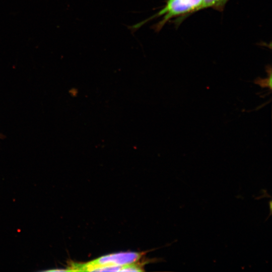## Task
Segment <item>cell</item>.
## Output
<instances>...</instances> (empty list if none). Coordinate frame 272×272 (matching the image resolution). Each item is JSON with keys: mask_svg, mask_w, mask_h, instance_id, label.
Here are the masks:
<instances>
[{"mask_svg": "<svg viewBox=\"0 0 272 272\" xmlns=\"http://www.w3.org/2000/svg\"><path fill=\"white\" fill-rule=\"evenodd\" d=\"M134 263L122 266L120 271H142L143 270L140 265Z\"/></svg>", "mask_w": 272, "mask_h": 272, "instance_id": "5", "label": "cell"}, {"mask_svg": "<svg viewBox=\"0 0 272 272\" xmlns=\"http://www.w3.org/2000/svg\"><path fill=\"white\" fill-rule=\"evenodd\" d=\"M255 83L258 84L262 87H269L270 89H271V69L269 71V76L266 79H257L255 81Z\"/></svg>", "mask_w": 272, "mask_h": 272, "instance_id": "4", "label": "cell"}, {"mask_svg": "<svg viewBox=\"0 0 272 272\" xmlns=\"http://www.w3.org/2000/svg\"><path fill=\"white\" fill-rule=\"evenodd\" d=\"M229 0H202L200 4L194 10L193 13L203 9L213 8L218 11H223Z\"/></svg>", "mask_w": 272, "mask_h": 272, "instance_id": "3", "label": "cell"}, {"mask_svg": "<svg viewBox=\"0 0 272 272\" xmlns=\"http://www.w3.org/2000/svg\"><path fill=\"white\" fill-rule=\"evenodd\" d=\"M202 0H167L165 6L157 13L133 26L132 29H137L149 21L162 17L160 21L154 25L153 29L156 32L160 31L170 19L193 14L194 10L200 4Z\"/></svg>", "mask_w": 272, "mask_h": 272, "instance_id": "1", "label": "cell"}, {"mask_svg": "<svg viewBox=\"0 0 272 272\" xmlns=\"http://www.w3.org/2000/svg\"><path fill=\"white\" fill-rule=\"evenodd\" d=\"M142 253L134 252H120L100 257L84 264L72 263L68 271H88L93 267L100 266H123L136 262Z\"/></svg>", "mask_w": 272, "mask_h": 272, "instance_id": "2", "label": "cell"}]
</instances>
